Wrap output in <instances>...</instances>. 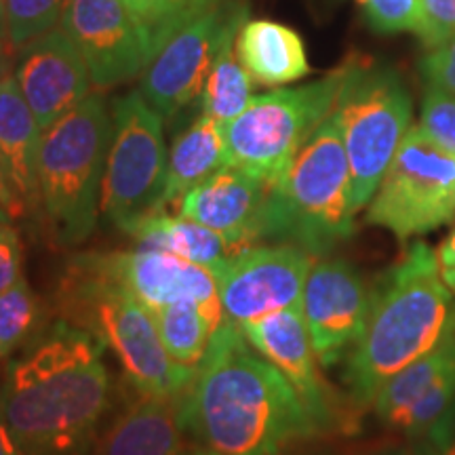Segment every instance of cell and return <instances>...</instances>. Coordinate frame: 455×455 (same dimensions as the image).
Wrapping results in <instances>:
<instances>
[{
    "label": "cell",
    "instance_id": "cell-1",
    "mask_svg": "<svg viewBox=\"0 0 455 455\" xmlns=\"http://www.w3.org/2000/svg\"><path fill=\"white\" fill-rule=\"evenodd\" d=\"M181 424L203 447L226 455H281L321 435L293 386L228 321L181 395Z\"/></svg>",
    "mask_w": 455,
    "mask_h": 455
},
{
    "label": "cell",
    "instance_id": "cell-2",
    "mask_svg": "<svg viewBox=\"0 0 455 455\" xmlns=\"http://www.w3.org/2000/svg\"><path fill=\"white\" fill-rule=\"evenodd\" d=\"M106 346L61 318L4 367L0 415L28 455H93L110 405Z\"/></svg>",
    "mask_w": 455,
    "mask_h": 455
},
{
    "label": "cell",
    "instance_id": "cell-3",
    "mask_svg": "<svg viewBox=\"0 0 455 455\" xmlns=\"http://www.w3.org/2000/svg\"><path fill=\"white\" fill-rule=\"evenodd\" d=\"M453 298L435 249L413 243L371 291L365 329L346 361L344 382L356 407H371L392 375L447 338L455 327Z\"/></svg>",
    "mask_w": 455,
    "mask_h": 455
},
{
    "label": "cell",
    "instance_id": "cell-4",
    "mask_svg": "<svg viewBox=\"0 0 455 455\" xmlns=\"http://www.w3.org/2000/svg\"><path fill=\"white\" fill-rule=\"evenodd\" d=\"M355 215L348 156L329 114L268 188L259 241L295 244L312 258H325L355 235Z\"/></svg>",
    "mask_w": 455,
    "mask_h": 455
},
{
    "label": "cell",
    "instance_id": "cell-5",
    "mask_svg": "<svg viewBox=\"0 0 455 455\" xmlns=\"http://www.w3.org/2000/svg\"><path fill=\"white\" fill-rule=\"evenodd\" d=\"M57 298L61 316L110 348L141 395H184L196 367L178 365L169 356L150 308L108 278L91 253H78L68 261Z\"/></svg>",
    "mask_w": 455,
    "mask_h": 455
},
{
    "label": "cell",
    "instance_id": "cell-6",
    "mask_svg": "<svg viewBox=\"0 0 455 455\" xmlns=\"http://www.w3.org/2000/svg\"><path fill=\"white\" fill-rule=\"evenodd\" d=\"M110 138L112 114L101 93H89L43 131L38 192L60 244L87 241L98 226Z\"/></svg>",
    "mask_w": 455,
    "mask_h": 455
},
{
    "label": "cell",
    "instance_id": "cell-7",
    "mask_svg": "<svg viewBox=\"0 0 455 455\" xmlns=\"http://www.w3.org/2000/svg\"><path fill=\"white\" fill-rule=\"evenodd\" d=\"M333 118L352 175V203L365 209L411 129V95L392 68L373 61L344 64Z\"/></svg>",
    "mask_w": 455,
    "mask_h": 455
},
{
    "label": "cell",
    "instance_id": "cell-8",
    "mask_svg": "<svg viewBox=\"0 0 455 455\" xmlns=\"http://www.w3.org/2000/svg\"><path fill=\"white\" fill-rule=\"evenodd\" d=\"M344 66L321 81L293 89H276L251 98L235 121L224 124L232 167L272 186L333 112Z\"/></svg>",
    "mask_w": 455,
    "mask_h": 455
},
{
    "label": "cell",
    "instance_id": "cell-9",
    "mask_svg": "<svg viewBox=\"0 0 455 455\" xmlns=\"http://www.w3.org/2000/svg\"><path fill=\"white\" fill-rule=\"evenodd\" d=\"M453 218L455 156L432 144L415 124L367 204V221L405 243L447 226Z\"/></svg>",
    "mask_w": 455,
    "mask_h": 455
},
{
    "label": "cell",
    "instance_id": "cell-10",
    "mask_svg": "<svg viewBox=\"0 0 455 455\" xmlns=\"http://www.w3.org/2000/svg\"><path fill=\"white\" fill-rule=\"evenodd\" d=\"M163 121L140 91L112 101V138L100 207L116 228L161 212L169 161Z\"/></svg>",
    "mask_w": 455,
    "mask_h": 455
},
{
    "label": "cell",
    "instance_id": "cell-11",
    "mask_svg": "<svg viewBox=\"0 0 455 455\" xmlns=\"http://www.w3.org/2000/svg\"><path fill=\"white\" fill-rule=\"evenodd\" d=\"M249 7L215 0L175 28L141 72L140 93L163 118H171L203 93L221 47L236 38Z\"/></svg>",
    "mask_w": 455,
    "mask_h": 455
},
{
    "label": "cell",
    "instance_id": "cell-12",
    "mask_svg": "<svg viewBox=\"0 0 455 455\" xmlns=\"http://www.w3.org/2000/svg\"><path fill=\"white\" fill-rule=\"evenodd\" d=\"M315 258L295 244H264L235 253L218 275L224 321L238 329L276 310L301 306Z\"/></svg>",
    "mask_w": 455,
    "mask_h": 455
},
{
    "label": "cell",
    "instance_id": "cell-13",
    "mask_svg": "<svg viewBox=\"0 0 455 455\" xmlns=\"http://www.w3.org/2000/svg\"><path fill=\"white\" fill-rule=\"evenodd\" d=\"M89 253L108 278L123 284L148 308L195 301L215 329L224 323L218 278L212 270L155 247Z\"/></svg>",
    "mask_w": 455,
    "mask_h": 455
},
{
    "label": "cell",
    "instance_id": "cell-14",
    "mask_svg": "<svg viewBox=\"0 0 455 455\" xmlns=\"http://www.w3.org/2000/svg\"><path fill=\"white\" fill-rule=\"evenodd\" d=\"M61 28L84 61L98 89L140 76L148 64V38L121 0H70Z\"/></svg>",
    "mask_w": 455,
    "mask_h": 455
},
{
    "label": "cell",
    "instance_id": "cell-15",
    "mask_svg": "<svg viewBox=\"0 0 455 455\" xmlns=\"http://www.w3.org/2000/svg\"><path fill=\"white\" fill-rule=\"evenodd\" d=\"M371 291L344 259H318L306 278L301 315L323 367L339 363L365 329Z\"/></svg>",
    "mask_w": 455,
    "mask_h": 455
},
{
    "label": "cell",
    "instance_id": "cell-16",
    "mask_svg": "<svg viewBox=\"0 0 455 455\" xmlns=\"http://www.w3.org/2000/svg\"><path fill=\"white\" fill-rule=\"evenodd\" d=\"M371 407L386 428L426 439L455 407V327L435 350L392 375Z\"/></svg>",
    "mask_w": 455,
    "mask_h": 455
},
{
    "label": "cell",
    "instance_id": "cell-17",
    "mask_svg": "<svg viewBox=\"0 0 455 455\" xmlns=\"http://www.w3.org/2000/svg\"><path fill=\"white\" fill-rule=\"evenodd\" d=\"M244 338L284 375L298 392L306 409L316 419L321 432L346 426L344 411L338 409L335 396L318 373V356L306 327L301 306L276 310L243 327Z\"/></svg>",
    "mask_w": 455,
    "mask_h": 455
},
{
    "label": "cell",
    "instance_id": "cell-18",
    "mask_svg": "<svg viewBox=\"0 0 455 455\" xmlns=\"http://www.w3.org/2000/svg\"><path fill=\"white\" fill-rule=\"evenodd\" d=\"M15 81L44 131L91 93L87 61L61 26L20 49Z\"/></svg>",
    "mask_w": 455,
    "mask_h": 455
},
{
    "label": "cell",
    "instance_id": "cell-19",
    "mask_svg": "<svg viewBox=\"0 0 455 455\" xmlns=\"http://www.w3.org/2000/svg\"><path fill=\"white\" fill-rule=\"evenodd\" d=\"M268 188L266 181L228 164L188 192L180 212L186 218L212 228L238 253L259 241Z\"/></svg>",
    "mask_w": 455,
    "mask_h": 455
},
{
    "label": "cell",
    "instance_id": "cell-20",
    "mask_svg": "<svg viewBox=\"0 0 455 455\" xmlns=\"http://www.w3.org/2000/svg\"><path fill=\"white\" fill-rule=\"evenodd\" d=\"M181 395H141L101 436L95 455H184Z\"/></svg>",
    "mask_w": 455,
    "mask_h": 455
},
{
    "label": "cell",
    "instance_id": "cell-21",
    "mask_svg": "<svg viewBox=\"0 0 455 455\" xmlns=\"http://www.w3.org/2000/svg\"><path fill=\"white\" fill-rule=\"evenodd\" d=\"M43 129L21 95L13 74L0 78V156L7 180L28 213L41 209L38 150Z\"/></svg>",
    "mask_w": 455,
    "mask_h": 455
},
{
    "label": "cell",
    "instance_id": "cell-22",
    "mask_svg": "<svg viewBox=\"0 0 455 455\" xmlns=\"http://www.w3.org/2000/svg\"><path fill=\"white\" fill-rule=\"evenodd\" d=\"M235 51L253 83L281 87L310 74L301 36L272 20H247L235 38Z\"/></svg>",
    "mask_w": 455,
    "mask_h": 455
},
{
    "label": "cell",
    "instance_id": "cell-23",
    "mask_svg": "<svg viewBox=\"0 0 455 455\" xmlns=\"http://www.w3.org/2000/svg\"><path fill=\"white\" fill-rule=\"evenodd\" d=\"M140 247H155L212 270L215 278L236 251L212 228L186 215L155 212L124 221L121 226Z\"/></svg>",
    "mask_w": 455,
    "mask_h": 455
},
{
    "label": "cell",
    "instance_id": "cell-24",
    "mask_svg": "<svg viewBox=\"0 0 455 455\" xmlns=\"http://www.w3.org/2000/svg\"><path fill=\"white\" fill-rule=\"evenodd\" d=\"M228 164L230 156H228L224 124L201 114V118H196L184 133L178 135L171 146L161 212L181 204L188 192L195 190L198 184Z\"/></svg>",
    "mask_w": 455,
    "mask_h": 455
},
{
    "label": "cell",
    "instance_id": "cell-25",
    "mask_svg": "<svg viewBox=\"0 0 455 455\" xmlns=\"http://www.w3.org/2000/svg\"><path fill=\"white\" fill-rule=\"evenodd\" d=\"M164 350L178 365L196 367L207 352L215 327L195 301L150 308Z\"/></svg>",
    "mask_w": 455,
    "mask_h": 455
},
{
    "label": "cell",
    "instance_id": "cell-26",
    "mask_svg": "<svg viewBox=\"0 0 455 455\" xmlns=\"http://www.w3.org/2000/svg\"><path fill=\"white\" fill-rule=\"evenodd\" d=\"M253 78L238 61L235 51V38L221 47L220 55L215 57L212 72L204 81L201 93V106L204 116L226 124L241 114L251 101Z\"/></svg>",
    "mask_w": 455,
    "mask_h": 455
},
{
    "label": "cell",
    "instance_id": "cell-27",
    "mask_svg": "<svg viewBox=\"0 0 455 455\" xmlns=\"http://www.w3.org/2000/svg\"><path fill=\"white\" fill-rule=\"evenodd\" d=\"M44 329V306L24 276L0 293V363L32 348Z\"/></svg>",
    "mask_w": 455,
    "mask_h": 455
},
{
    "label": "cell",
    "instance_id": "cell-28",
    "mask_svg": "<svg viewBox=\"0 0 455 455\" xmlns=\"http://www.w3.org/2000/svg\"><path fill=\"white\" fill-rule=\"evenodd\" d=\"M7 3L9 41L20 51L34 38L61 24L70 0H4Z\"/></svg>",
    "mask_w": 455,
    "mask_h": 455
},
{
    "label": "cell",
    "instance_id": "cell-29",
    "mask_svg": "<svg viewBox=\"0 0 455 455\" xmlns=\"http://www.w3.org/2000/svg\"><path fill=\"white\" fill-rule=\"evenodd\" d=\"M419 129L432 144L455 156V95L436 84H428L422 101Z\"/></svg>",
    "mask_w": 455,
    "mask_h": 455
},
{
    "label": "cell",
    "instance_id": "cell-30",
    "mask_svg": "<svg viewBox=\"0 0 455 455\" xmlns=\"http://www.w3.org/2000/svg\"><path fill=\"white\" fill-rule=\"evenodd\" d=\"M369 26L382 34L418 32L422 0H356Z\"/></svg>",
    "mask_w": 455,
    "mask_h": 455
},
{
    "label": "cell",
    "instance_id": "cell-31",
    "mask_svg": "<svg viewBox=\"0 0 455 455\" xmlns=\"http://www.w3.org/2000/svg\"><path fill=\"white\" fill-rule=\"evenodd\" d=\"M418 34L426 49H436L455 36V0H422Z\"/></svg>",
    "mask_w": 455,
    "mask_h": 455
},
{
    "label": "cell",
    "instance_id": "cell-32",
    "mask_svg": "<svg viewBox=\"0 0 455 455\" xmlns=\"http://www.w3.org/2000/svg\"><path fill=\"white\" fill-rule=\"evenodd\" d=\"M155 3L158 11V24L155 36H152L148 61L152 60V55L156 53L164 38H167L181 21L188 20L190 15H195L196 11H201L203 7H207V4L215 3V0H155Z\"/></svg>",
    "mask_w": 455,
    "mask_h": 455
},
{
    "label": "cell",
    "instance_id": "cell-33",
    "mask_svg": "<svg viewBox=\"0 0 455 455\" xmlns=\"http://www.w3.org/2000/svg\"><path fill=\"white\" fill-rule=\"evenodd\" d=\"M21 259H24V249H21L20 232L11 221H0V293L7 291L21 278Z\"/></svg>",
    "mask_w": 455,
    "mask_h": 455
},
{
    "label": "cell",
    "instance_id": "cell-34",
    "mask_svg": "<svg viewBox=\"0 0 455 455\" xmlns=\"http://www.w3.org/2000/svg\"><path fill=\"white\" fill-rule=\"evenodd\" d=\"M419 68L428 84H436L455 95V36L441 47L430 49Z\"/></svg>",
    "mask_w": 455,
    "mask_h": 455
},
{
    "label": "cell",
    "instance_id": "cell-35",
    "mask_svg": "<svg viewBox=\"0 0 455 455\" xmlns=\"http://www.w3.org/2000/svg\"><path fill=\"white\" fill-rule=\"evenodd\" d=\"M435 455H455V407L426 436Z\"/></svg>",
    "mask_w": 455,
    "mask_h": 455
},
{
    "label": "cell",
    "instance_id": "cell-36",
    "mask_svg": "<svg viewBox=\"0 0 455 455\" xmlns=\"http://www.w3.org/2000/svg\"><path fill=\"white\" fill-rule=\"evenodd\" d=\"M121 3L129 9V13L140 21L141 30H144L146 38H148V55H150L152 36H155L156 24H158L156 3L155 0H121Z\"/></svg>",
    "mask_w": 455,
    "mask_h": 455
},
{
    "label": "cell",
    "instance_id": "cell-37",
    "mask_svg": "<svg viewBox=\"0 0 455 455\" xmlns=\"http://www.w3.org/2000/svg\"><path fill=\"white\" fill-rule=\"evenodd\" d=\"M436 258H439L443 281L447 283L449 289H453L455 287V230L451 232V236L441 244L439 251H436Z\"/></svg>",
    "mask_w": 455,
    "mask_h": 455
},
{
    "label": "cell",
    "instance_id": "cell-38",
    "mask_svg": "<svg viewBox=\"0 0 455 455\" xmlns=\"http://www.w3.org/2000/svg\"><path fill=\"white\" fill-rule=\"evenodd\" d=\"M0 203L7 207V212L11 213V218H13V220L24 218V215H28L26 207L21 204L20 198L15 196L13 188H11V184H9L7 171H4V164H3V156H0Z\"/></svg>",
    "mask_w": 455,
    "mask_h": 455
},
{
    "label": "cell",
    "instance_id": "cell-39",
    "mask_svg": "<svg viewBox=\"0 0 455 455\" xmlns=\"http://www.w3.org/2000/svg\"><path fill=\"white\" fill-rule=\"evenodd\" d=\"M0 455H28L24 449L20 447V443L15 441V436L11 435L3 415H0Z\"/></svg>",
    "mask_w": 455,
    "mask_h": 455
},
{
    "label": "cell",
    "instance_id": "cell-40",
    "mask_svg": "<svg viewBox=\"0 0 455 455\" xmlns=\"http://www.w3.org/2000/svg\"><path fill=\"white\" fill-rule=\"evenodd\" d=\"M13 44L9 41H0V78H4L11 70V55H13Z\"/></svg>",
    "mask_w": 455,
    "mask_h": 455
},
{
    "label": "cell",
    "instance_id": "cell-41",
    "mask_svg": "<svg viewBox=\"0 0 455 455\" xmlns=\"http://www.w3.org/2000/svg\"><path fill=\"white\" fill-rule=\"evenodd\" d=\"M0 41H9V20H7V3L0 0ZM11 43V41H9Z\"/></svg>",
    "mask_w": 455,
    "mask_h": 455
},
{
    "label": "cell",
    "instance_id": "cell-42",
    "mask_svg": "<svg viewBox=\"0 0 455 455\" xmlns=\"http://www.w3.org/2000/svg\"><path fill=\"white\" fill-rule=\"evenodd\" d=\"M184 455H226V453H220L215 451V449H209V447H196V449H186Z\"/></svg>",
    "mask_w": 455,
    "mask_h": 455
},
{
    "label": "cell",
    "instance_id": "cell-43",
    "mask_svg": "<svg viewBox=\"0 0 455 455\" xmlns=\"http://www.w3.org/2000/svg\"><path fill=\"white\" fill-rule=\"evenodd\" d=\"M411 455H435V449L428 441H422L418 447L411 449Z\"/></svg>",
    "mask_w": 455,
    "mask_h": 455
},
{
    "label": "cell",
    "instance_id": "cell-44",
    "mask_svg": "<svg viewBox=\"0 0 455 455\" xmlns=\"http://www.w3.org/2000/svg\"><path fill=\"white\" fill-rule=\"evenodd\" d=\"M0 221H13V218H11V213L7 212V207H4L3 203H0Z\"/></svg>",
    "mask_w": 455,
    "mask_h": 455
},
{
    "label": "cell",
    "instance_id": "cell-45",
    "mask_svg": "<svg viewBox=\"0 0 455 455\" xmlns=\"http://www.w3.org/2000/svg\"><path fill=\"white\" fill-rule=\"evenodd\" d=\"M375 455H411V449H395V451H384Z\"/></svg>",
    "mask_w": 455,
    "mask_h": 455
},
{
    "label": "cell",
    "instance_id": "cell-46",
    "mask_svg": "<svg viewBox=\"0 0 455 455\" xmlns=\"http://www.w3.org/2000/svg\"><path fill=\"white\" fill-rule=\"evenodd\" d=\"M451 293H453V295H455V287H453V289H451Z\"/></svg>",
    "mask_w": 455,
    "mask_h": 455
}]
</instances>
